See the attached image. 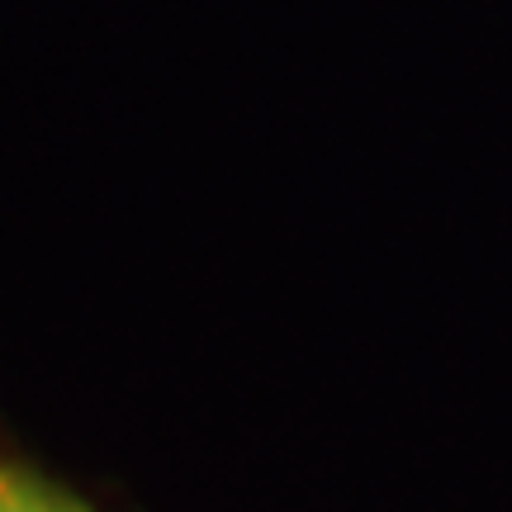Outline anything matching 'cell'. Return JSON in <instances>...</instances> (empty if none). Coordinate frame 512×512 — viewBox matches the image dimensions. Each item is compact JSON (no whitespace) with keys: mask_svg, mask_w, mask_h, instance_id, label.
Here are the masks:
<instances>
[{"mask_svg":"<svg viewBox=\"0 0 512 512\" xmlns=\"http://www.w3.org/2000/svg\"><path fill=\"white\" fill-rule=\"evenodd\" d=\"M0 512H86L57 484L29 475L19 465H0Z\"/></svg>","mask_w":512,"mask_h":512,"instance_id":"obj_1","label":"cell"}]
</instances>
